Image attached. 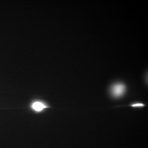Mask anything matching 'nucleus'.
Listing matches in <instances>:
<instances>
[{"label": "nucleus", "mask_w": 148, "mask_h": 148, "mask_svg": "<svg viewBox=\"0 0 148 148\" xmlns=\"http://www.w3.org/2000/svg\"><path fill=\"white\" fill-rule=\"evenodd\" d=\"M126 90L125 85L121 83H116L111 86L110 93L113 98H119L123 96Z\"/></svg>", "instance_id": "f257e3e1"}, {"label": "nucleus", "mask_w": 148, "mask_h": 148, "mask_svg": "<svg viewBox=\"0 0 148 148\" xmlns=\"http://www.w3.org/2000/svg\"><path fill=\"white\" fill-rule=\"evenodd\" d=\"M47 106H45L42 102L36 101L32 104V108L34 110L37 112H40L45 109L46 108Z\"/></svg>", "instance_id": "f03ea898"}, {"label": "nucleus", "mask_w": 148, "mask_h": 148, "mask_svg": "<svg viewBox=\"0 0 148 148\" xmlns=\"http://www.w3.org/2000/svg\"><path fill=\"white\" fill-rule=\"evenodd\" d=\"M146 105L144 103H140V102H135L129 104L127 106L132 107V108H144Z\"/></svg>", "instance_id": "7ed1b4c3"}]
</instances>
